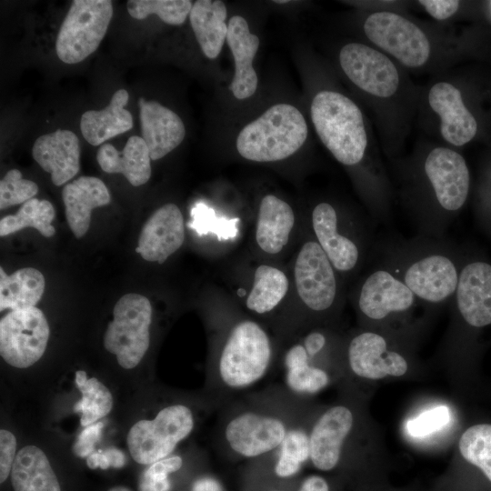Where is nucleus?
<instances>
[{
  "mask_svg": "<svg viewBox=\"0 0 491 491\" xmlns=\"http://www.w3.org/2000/svg\"><path fill=\"white\" fill-rule=\"evenodd\" d=\"M380 263L426 306L453 299L462 267L457 252L445 237L420 235L384 246Z\"/></svg>",
  "mask_w": 491,
  "mask_h": 491,
  "instance_id": "nucleus-1",
  "label": "nucleus"
},
{
  "mask_svg": "<svg viewBox=\"0 0 491 491\" xmlns=\"http://www.w3.org/2000/svg\"><path fill=\"white\" fill-rule=\"evenodd\" d=\"M311 118L319 138L338 162L355 165L362 161L367 137L362 113L351 99L321 91L312 101Z\"/></svg>",
  "mask_w": 491,
  "mask_h": 491,
  "instance_id": "nucleus-2",
  "label": "nucleus"
},
{
  "mask_svg": "<svg viewBox=\"0 0 491 491\" xmlns=\"http://www.w3.org/2000/svg\"><path fill=\"white\" fill-rule=\"evenodd\" d=\"M307 132L306 122L297 108L277 104L243 127L236 138V149L251 161H278L296 153L304 145Z\"/></svg>",
  "mask_w": 491,
  "mask_h": 491,
  "instance_id": "nucleus-3",
  "label": "nucleus"
},
{
  "mask_svg": "<svg viewBox=\"0 0 491 491\" xmlns=\"http://www.w3.org/2000/svg\"><path fill=\"white\" fill-rule=\"evenodd\" d=\"M272 346L259 324L244 320L235 324L224 343L216 368V379L223 394L254 386L267 373Z\"/></svg>",
  "mask_w": 491,
  "mask_h": 491,
  "instance_id": "nucleus-4",
  "label": "nucleus"
},
{
  "mask_svg": "<svg viewBox=\"0 0 491 491\" xmlns=\"http://www.w3.org/2000/svg\"><path fill=\"white\" fill-rule=\"evenodd\" d=\"M296 425L297 422L279 408L243 406L225 418L222 441L234 456L256 458L276 451Z\"/></svg>",
  "mask_w": 491,
  "mask_h": 491,
  "instance_id": "nucleus-5",
  "label": "nucleus"
},
{
  "mask_svg": "<svg viewBox=\"0 0 491 491\" xmlns=\"http://www.w3.org/2000/svg\"><path fill=\"white\" fill-rule=\"evenodd\" d=\"M423 172L434 197L437 234L444 237L453 216L466 201L469 171L460 154L449 148L436 147L426 157Z\"/></svg>",
  "mask_w": 491,
  "mask_h": 491,
  "instance_id": "nucleus-6",
  "label": "nucleus"
},
{
  "mask_svg": "<svg viewBox=\"0 0 491 491\" xmlns=\"http://www.w3.org/2000/svg\"><path fill=\"white\" fill-rule=\"evenodd\" d=\"M190 407L175 404L161 409L154 419L135 423L127 435V445L135 461L151 465L169 456L177 444L194 430Z\"/></svg>",
  "mask_w": 491,
  "mask_h": 491,
  "instance_id": "nucleus-7",
  "label": "nucleus"
},
{
  "mask_svg": "<svg viewBox=\"0 0 491 491\" xmlns=\"http://www.w3.org/2000/svg\"><path fill=\"white\" fill-rule=\"evenodd\" d=\"M113 315L104 336L105 348L116 356L122 367L134 368L149 347L151 304L145 296L126 294L115 305Z\"/></svg>",
  "mask_w": 491,
  "mask_h": 491,
  "instance_id": "nucleus-8",
  "label": "nucleus"
},
{
  "mask_svg": "<svg viewBox=\"0 0 491 491\" xmlns=\"http://www.w3.org/2000/svg\"><path fill=\"white\" fill-rule=\"evenodd\" d=\"M113 16L109 0H74L61 24L55 51L65 64H76L99 46Z\"/></svg>",
  "mask_w": 491,
  "mask_h": 491,
  "instance_id": "nucleus-9",
  "label": "nucleus"
},
{
  "mask_svg": "<svg viewBox=\"0 0 491 491\" xmlns=\"http://www.w3.org/2000/svg\"><path fill=\"white\" fill-rule=\"evenodd\" d=\"M49 326L35 306L12 310L0 321V353L3 359L17 368H26L44 355Z\"/></svg>",
  "mask_w": 491,
  "mask_h": 491,
  "instance_id": "nucleus-10",
  "label": "nucleus"
},
{
  "mask_svg": "<svg viewBox=\"0 0 491 491\" xmlns=\"http://www.w3.org/2000/svg\"><path fill=\"white\" fill-rule=\"evenodd\" d=\"M364 30L369 40L407 66H421L429 57L430 44L426 35L399 15L374 13L366 20Z\"/></svg>",
  "mask_w": 491,
  "mask_h": 491,
  "instance_id": "nucleus-11",
  "label": "nucleus"
},
{
  "mask_svg": "<svg viewBox=\"0 0 491 491\" xmlns=\"http://www.w3.org/2000/svg\"><path fill=\"white\" fill-rule=\"evenodd\" d=\"M356 297L361 315L374 322L406 315L417 304L423 305L403 281L381 263L363 280Z\"/></svg>",
  "mask_w": 491,
  "mask_h": 491,
  "instance_id": "nucleus-12",
  "label": "nucleus"
},
{
  "mask_svg": "<svg viewBox=\"0 0 491 491\" xmlns=\"http://www.w3.org/2000/svg\"><path fill=\"white\" fill-rule=\"evenodd\" d=\"M336 269L316 241L301 247L295 265L297 293L303 303L315 312L333 307L338 296Z\"/></svg>",
  "mask_w": 491,
  "mask_h": 491,
  "instance_id": "nucleus-13",
  "label": "nucleus"
},
{
  "mask_svg": "<svg viewBox=\"0 0 491 491\" xmlns=\"http://www.w3.org/2000/svg\"><path fill=\"white\" fill-rule=\"evenodd\" d=\"M339 61L347 77L362 90L379 97L395 94L399 75L384 54L363 44L350 43L340 51Z\"/></svg>",
  "mask_w": 491,
  "mask_h": 491,
  "instance_id": "nucleus-14",
  "label": "nucleus"
},
{
  "mask_svg": "<svg viewBox=\"0 0 491 491\" xmlns=\"http://www.w3.org/2000/svg\"><path fill=\"white\" fill-rule=\"evenodd\" d=\"M452 300L466 326L474 329L491 326V265L481 260L463 264Z\"/></svg>",
  "mask_w": 491,
  "mask_h": 491,
  "instance_id": "nucleus-15",
  "label": "nucleus"
},
{
  "mask_svg": "<svg viewBox=\"0 0 491 491\" xmlns=\"http://www.w3.org/2000/svg\"><path fill=\"white\" fill-rule=\"evenodd\" d=\"M347 360L355 375L372 380L400 376L408 368L406 358L390 349L386 338L374 331L361 332L350 340Z\"/></svg>",
  "mask_w": 491,
  "mask_h": 491,
  "instance_id": "nucleus-16",
  "label": "nucleus"
},
{
  "mask_svg": "<svg viewBox=\"0 0 491 491\" xmlns=\"http://www.w3.org/2000/svg\"><path fill=\"white\" fill-rule=\"evenodd\" d=\"M312 226L316 242L337 272L350 273L358 266L363 245L342 233L338 214L332 205L322 202L314 208Z\"/></svg>",
  "mask_w": 491,
  "mask_h": 491,
  "instance_id": "nucleus-17",
  "label": "nucleus"
},
{
  "mask_svg": "<svg viewBox=\"0 0 491 491\" xmlns=\"http://www.w3.org/2000/svg\"><path fill=\"white\" fill-rule=\"evenodd\" d=\"M185 240L183 215L175 204L155 210L144 225L135 252L145 260L163 264Z\"/></svg>",
  "mask_w": 491,
  "mask_h": 491,
  "instance_id": "nucleus-18",
  "label": "nucleus"
},
{
  "mask_svg": "<svg viewBox=\"0 0 491 491\" xmlns=\"http://www.w3.org/2000/svg\"><path fill=\"white\" fill-rule=\"evenodd\" d=\"M353 424V413L344 406H332L317 418L309 431L310 460L316 468L330 471L336 466Z\"/></svg>",
  "mask_w": 491,
  "mask_h": 491,
  "instance_id": "nucleus-19",
  "label": "nucleus"
},
{
  "mask_svg": "<svg viewBox=\"0 0 491 491\" xmlns=\"http://www.w3.org/2000/svg\"><path fill=\"white\" fill-rule=\"evenodd\" d=\"M33 158L47 173L54 185H62L80 169L77 135L67 129H57L39 136L33 145Z\"/></svg>",
  "mask_w": 491,
  "mask_h": 491,
  "instance_id": "nucleus-20",
  "label": "nucleus"
},
{
  "mask_svg": "<svg viewBox=\"0 0 491 491\" xmlns=\"http://www.w3.org/2000/svg\"><path fill=\"white\" fill-rule=\"evenodd\" d=\"M138 104L142 138L151 160H158L182 143L185 135V125L177 114L156 101L141 97Z\"/></svg>",
  "mask_w": 491,
  "mask_h": 491,
  "instance_id": "nucleus-21",
  "label": "nucleus"
},
{
  "mask_svg": "<svg viewBox=\"0 0 491 491\" xmlns=\"http://www.w3.org/2000/svg\"><path fill=\"white\" fill-rule=\"evenodd\" d=\"M428 101L441 118V134L447 142L461 146L472 140L477 124L457 88L446 82L435 84L429 91Z\"/></svg>",
  "mask_w": 491,
  "mask_h": 491,
  "instance_id": "nucleus-22",
  "label": "nucleus"
},
{
  "mask_svg": "<svg viewBox=\"0 0 491 491\" xmlns=\"http://www.w3.org/2000/svg\"><path fill=\"white\" fill-rule=\"evenodd\" d=\"M227 26L226 42L235 60V75L229 88L235 98L243 100L252 96L257 87L258 78L253 60L260 41L240 15L232 16Z\"/></svg>",
  "mask_w": 491,
  "mask_h": 491,
  "instance_id": "nucleus-23",
  "label": "nucleus"
},
{
  "mask_svg": "<svg viewBox=\"0 0 491 491\" xmlns=\"http://www.w3.org/2000/svg\"><path fill=\"white\" fill-rule=\"evenodd\" d=\"M62 197L68 225L76 238L88 231L93 209L111 201L106 185L95 176H80L65 185Z\"/></svg>",
  "mask_w": 491,
  "mask_h": 491,
  "instance_id": "nucleus-24",
  "label": "nucleus"
},
{
  "mask_svg": "<svg viewBox=\"0 0 491 491\" xmlns=\"http://www.w3.org/2000/svg\"><path fill=\"white\" fill-rule=\"evenodd\" d=\"M96 158L103 171L122 174L134 186L145 184L151 176L149 150L140 136H130L122 151L105 143L99 147Z\"/></svg>",
  "mask_w": 491,
  "mask_h": 491,
  "instance_id": "nucleus-25",
  "label": "nucleus"
},
{
  "mask_svg": "<svg viewBox=\"0 0 491 491\" xmlns=\"http://www.w3.org/2000/svg\"><path fill=\"white\" fill-rule=\"evenodd\" d=\"M128 93L119 89L110 103L102 110H89L81 116L80 129L85 139L92 145H103L108 139L123 134L133 127V116L125 108Z\"/></svg>",
  "mask_w": 491,
  "mask_h": 491,
  "instance_id": "nucleus-26",
  "label": "nucleus"
},
{
  "mask_svg": "<svg viewBox=\"0 0 491 491\" xmlns=\"http://www.w3.org/2000/svg\"><path fill=\"white\" fill-rule=\"evenodd\" d=\"M294 223L291 206L273 195H266L259 206L256 232L257 245L268 254L280 252L288 241Z\"/></svg>",
  "mask_w": 491,
  "mask_h": 491,
  "instance_id": "nucleus-27",
  "label": "nucleus"
},
{
  "mask_svg": "<svg viewBox=\"0 0 491 491\" xmlns=\"http://www.w3.org/2000/svg\"><path fill=\"white\" fill-rule=\"evenodd\" d=\"M226 15L225 5L220 0H197L189 13L195 36L205 55L210 59L219 55L226 40Z\"/></svg>",
  "mask_w": 491,
  "mask_h": 491,
  "instance_id": "nucleus-28",
  "label": "nucleus"
},
{
  "mask_svg": "<svg viewBox=\"0 0 491 491\" xmlns=\"http://www.w3.org/2000/svg\"><path fill=\"white\" fill-rule=\"evenodd\" d=\"M15 491H61L58 479L45 453L35 446L21 448L11 470Z\"/></svg>",
  "mask_w": 491,
  "mask_h": 491,
  "instance_id": "nucleus-29",
  "label": "nucleus"
},
{
  "mask_svg": "<svg viewBox=\"0 0 491 491\" xmlns=\"http://www.w3.org/2000/svg\"><path fill=\"white\" fill-rule=\"evenodd\" d=\"M45 286L43 274L33 267L21 268L10 276L0 268V310L35 306Z\"/></svg>",
  "mask_w": 491,
  "mask_h": 491,
  "instance_id": "nucleus-30",
  "label": "nucleus"
},
{
  "mask_svg": "<svg viewBox=\"0 0 491 491\" xmlns=\"http://www.w3.org/2000/svg\"><path fill=\"white\" fill-rule=\"evenodd\" d=\"M288 289L286 276L270 266H259L255 272L254 286L246 299L248 309L265 314L273 310Z\"/></svg>",
  "mask_w": 491,
  "mask_h": 491,
  "instance_id": "nucleus-31",
  "label": "nucleus"
},
{
  "mask_svg": "<svg viewBox=\"0 0 491 491\" xmlns=\"http://www.w3.org/2000/svg\"><path fill=\"white\" fill-rule=\"evenodd\" d=\"M54 218L55 209L49 201L32 198L24 203L15 215L1 219L0 235L5 236L25 227H33L43 236L50 237L55 233L51 224Z\"/></svg>",
  "mask_w": 491,
  "mask_h": 491,
  "instance_id": "nucleus-32",
  "label": "nucleus"
},
{
  "mask_svg": "<svg viewBox=\"0 0 491 491\" xmlns=\"http://www.w3.org/2000/svg\"><path fill=\"white\" fill-rule=\"evenodd\" d=\"M75 384L82 393V398L74 407L77 413H81V425L88 426L112 409L113 397L106 386L95 377L87 378L84 370L75 373Z\"/></svg>",
  "mask_w": 491,
  "mask_h": 491,
  "instance_id": "nucleus-33",
  "label": "nucleus"
},
{
  "mask_svg": "<svg viewBox=\"0 0 491 491\" xmlns=\"http://www.w3.org/2000/svg\"><path fill=\"white\" fill-rule=\"evenodd\" d=\"M458 448L462 457L491 483V423H477L466 428Z\"/></svg>",
  "mask_w": 491,
  "mask_h": 491,
  "instance_id": "nucleus-34",
  "label": "nucleus"
},
{
  "mask_svg": "<svg viewBox=\"0 0 491 491\" xmlns=\"http://www.w3.org/2000/svg\"><path fill=\"white\" fill-rule=\"evenodd\" d=\"M189 0H129L126 6L129 15L135 19H145L156 15L166 24L182 25L192 8Z\"/></svg>",
  "mask_w": 491,
  "mask_h": 491,
  "instance_id": "nucleus-35",
  "label": "nucleus"
},
{
  "mask_svg": "<svg viewBox=\"0 0 491 491\" xmlns=\"http://www.w3.org/2000/svg\"><path fill=\"white\" fill-rule=\"evenodd\" d=\"M286 385L296 395L315 394L329 383L327 373L320 367L305 362L295 367L286 369Z\"/></svg>",
  "mask_w": 491,
  "mask_h": 491,
  "instance_id": "nucleus-36",
  "label": "nucleus"
},
{
  "mask_svg": "<svg viewBox=\"0 0 491 491\" xmlns=\"http://www.w3.org/2000/svg\"><path fill=\"white\" fill-rule=\"evenodd\" d=\"M38 192V185L25 179L17 169L9 170L0 181V208L24 204Z\"/></svg>",
  "mask_w": 491,
  "mask_h": 491,
  "instance_id": "nucleus-37",
  "label": "nucleus"
},
{
  "mask_svg": "<svg viewBox=\"0 0 491 491\" xmlns=\"http://www.w3.org/2000/svg\"><path fill=\"white\" fill-rule=\"evenodd\" d=\"M451 419L450 409L438 406L409 419L406 428L413 437H424L445 427Z\"/></svg>",
  "mask_w": 491,
  "mask_h": 491,
  "instance_id": "nucleus-38",
  "label": "nucleus"
},
{
  "mask_svg": "<svg viewBox=\"0 0 491 491\" xmlns=\"http://www.w3.org/2000/svg\"><path fill=\"white\" fill-rule=\"evenodd\" d=\"M276 451L303 465L310 459L309 433L297 425L292 426Z\"/></svg>",
  "mask_w": 491,
  "mask_h": 491,
  "instance_id": "nucleus-39",
  "label": "nucleus"
},
{
  "mask_svg": "<svg viewBox=\"0 0 491 491\" xmlns=\"http://www.w3.org/2000/svg\"><path fill=\"white\" fill-rule=\"evenodd\" d=\"M213 212L203 204L196 205L192 209L193 220L188 223L190 228L195 229L198 235L208 232L216 233L219 239L222 237V222H216L212 217Z\"/></svg>",
  "mask_w": 491,
  "mask_h": 491,
  "instance_id": "nucleus-40",
  "label": "nucleus"
},
{
  "mask_svg": "<svg viewBox=\"0 0 491 491\" xmlns=\"http://www.w3.org/2000/svg\"><path fill=\"white\" fill-rule=\"evenodd\" d=\"M16 448L15 436L9 431H0V482L4 483L13 466Z\"/></svg>",
  "mask_w": 491,
  "mask_h": 491,
  "instance_id": "nucleus-41",
  "label": "nucleus"
},
{
  "mask_svg": "<svg viewBox=\"0 0 491 491\" xmlns=\"http://www.w3.org/2000/svg\"><path fill=\"white\" fill-rule=\"evenodd\" d=\"M104 427L102 422L92 424L82 430L74 446V452L79 457H87L95 450Z\"/></svg>",
  "mask_w": 491,
  "mask_h": 491,
  "instance_id": "nucleus-42",
  "label": "nucleus"
},
{
  "mask_svg": "<svg viewBox=\"0 0 491 491\" xmlns=\"http://www.w3.org/2000/svg\"><path fill=\"white\" fill-rule=\"evenodd\" d=\"M419 3L435 18L443 20L453 15L459 6L456 0H421Z\"/></svg>",
  "mask_w": 491,
  "mask_h": 491,
  "instance_id": "nucleus-43",
  "label": "nucleus"
},
{
  "mask_svg": "<svg viewBox=\"0 0 491 491\" xmlns=\"http://www.w3.org/2000/svg\"><path fill=\"white\" fill-rule=\"evenodd\" d=\"M168 476L145 471L139 482V491H170Z\"/></svg>",
  "mask_w": 491,
  "mask_h": 491,
  "instance_id": "nucleus-44",
  "label": "nucleus"
},
{
  "mask_svg": "<svg viewBox=\"0 0 491 491\" xmlns=\"http://www.w3.org/2000/svg\"><path fill=\"white\" fill-rule=\"evenodd\" d=\"M183 466V459L179 456H169L151 464L147 472L168 476L169 474L178 471Z\"/></svg>",
  "mask_w": 491,
  "mask_h": 491,
  "instance_id": "nucleus-45",
  "label": "nucleus"
},
{
  "mask_svg": "<svg viewBox=\"0 0 491 491\" xmlns=\"http://www.w3.org/2000/svg\"><path fill=\"white\" fill-rule=\"evenodd\" d=\"M302 466L299 462L277 453L274 472L281 478H287L296 475L301 470Z\"/></svg>",
  "mask_w": 491,
  "mask_h": 491,
  "instance_id": "nucleus-46",
  "label": "nucleus"
},
{
  "mask_svg": "<svg viewBox=\"0 0 491 491\" xmlns=\"http://www.w3.org/2000/svg\"><path fill=\"white\" fill-rule=\"evenodd\" d=\"M326 345V336L318 331L309 333L304 340V347L309 356L312 358L319 354Z\"/></svg>",
  "mask_w": 491,
  "mask_h": 491,
  "instance_id": "nucleus-47",
  "label": "nucleus"
},
{
  "mask_svg": "<svg viewBox=\"0 0 491 491\" xmlns=\"http://www.w3.org/2000/svg\"><path fill=\"white\" fill-rule=\"evenodd\" d=\"M191 491H225L222 484L215 477L205 476L197 478L192 485Z\"/></svg>",
  "mask_w": 491,
  "mask_h": 491,
  "instance_id": "nucleus-48",
  "label": "nucleus"
},
{
  "mask_svg": "<svg viewBox=\"0 0 491 491\" xmlns=\"http://www.w3.org/2000/svg\"><path fill=\"white\" fill-rule=\"evenodd\" d=\"M298 491H329V486L322 476H310L303 481Z\"/></svg>",
  "mask_w": 491,
  "mask_h": 491,
  "instance_id": "nucleus-49",
  "label": "nucleus"
},
{
  "mask_svg": "<svg viewBox=\"0 0 491 491\" xmlns=\"http://www.w3.org/2000/svg\"><path fill=\"white\" fill-rule=\"evenodd\" d=\"M86 464L89 468L95 469L100 467L107 469L110 466L109 459L104 450L94 451L86 457Z\"/></svg>",
  "mask_w": 491,
  "mask_h": 491,
  "instance_id": "nucleus-50",
  "label": "nucleus"
},
{
  "mask_svg": "<svg viewBox=\"0 0 491 491\" xmlns=\"http://www.w3.org/2000/svg\"><path fill=\"white\" fill-rule=\"evenodd\" d=\"M106 454L110 466L115 468L123 467L125 465L126 459L125 454L115 447H108L104 450Z\"/></svg>",
  "mask_w": 491,
  "mask_h": 491,
  "instance_id": "nucleus-51",
  "label": "nucleus"
},
{
  "mask_svg": "<svg viewBox=\"0 0 491 491\" xmlns=\"http://www.w3.org/2000/svg\"><path fill=\"white\" fill-rule=\"evenodd\" d=\"M108 491H130V490H128L127 488H125L124 486H115V487H113V488L109 489Z\"/></svg>",
  "mask_w": 491,
  "mask_h": 491,
  "instance_id": "nucleus-52",
  "label": "nucleus"
},
{
  "mask_svg": "<svg viewBox=\"0 0 491 491\" xmlns=\"http://www.w3.org/2000/svg\"><path fill=\"white\" fill-rule=\"evenodd\" d=\"M237 293H238V295H239L240 296H245V295H246V291H245V290H243V289H241V288H240V289H238Z\"/></svg>",
  "mask_w": 491,
  "mask_h": 491,
  "instance_id": "nucleus-53",
  "label": "nucleus"
},
{
  "mask_svg": "<svg viewBox=\"0 0 491 491\" xmlns=\"http://www.w3.org/2000/svg\"><path fill=\"white\" fill-rule=\"evenodd\" d=\"M274 2L278 3V4L289 3V1L287 0H279V1H274Z\"/></svg>",
  "mask_w": 491,
  "mask_h": 491,
  "instance_id": "nucleus-54",
  "label": "nucleus"
},
{
  "mask_svg": "<svg viewBox=\"0 0 491 491\" xmlns=\"http://www.w3.org/2000/svg\"><path fill=\"white\" fill-rule=\"evenodd\" d=\"M274 491H279V490H274Z\"/></svg>",
  "mask_w": 491,
  "mask_h": 491,
  "instance_id": "nucleus-55",
  "label": "nucleus"
}]
</instances>
